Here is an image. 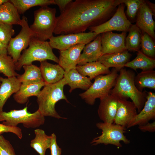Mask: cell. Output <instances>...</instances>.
Instances as JSON below:
<instances>
[{"label":"cell","instance_id":"6da1fadb","mask_svg":"<svg viewBox=\"0 0 155 155\" xmlns=\"http://www.w3.org/2000/svg\"><path fill=\"white\" fill-rule=\"evenodd\" d=\"M120 0H75L57 17L53 33L67 34L84 32L100 25L113 15Z\"/></svg>","mask_w":155,"mask_h":155},{"label":"cell","instance_id":"7a4b0ae2","mask_svg":"<svg viewBox=\"0 0 155 155\" xmlns=\"http://www.w3.org/2000/svg\"><path fill=\"white\" fill-rule=\"evenodd\" d=\"M113 88L110 92L119 99L130 98L135 106L139 113L142 109L146 100L147 92H141L135 84L133 72L124 68L121 69Z\"/></svg>","mask_w":155,"mask_h":155},{"label":"cell","instance_id":"3957f363","mask_svg":"<svg viewBox=\"0 0 155 155\" xmlns=\"http://www.w3.org/2000/svg\"><path fill=\"white\" fill-rule=\"evenodd\" d=\"M67 85L63 78L55 83L47 84L43 87L37 96L38 110L44 116L50 117L58 119H66L61 116L55 109L56 104L61 100L69 103L65 95L63 89Z\"/></svg>","mask_w":155,"mask_h":155},{"label":"cell","instance_id":"277c9868","mask_svg":"<svg viewBox=\"0 0 155 155\" xmlns=\"http://www.w3.org/2000/svg\"><path fill=\"white\" fill-rule=\"evenodd\" d=\"M52 49L49 42L40 40L33 36L28 48L23 51L16 63V70L20 71L24 65L32 64L34 61L40 62L49 60L58 63V58L54 53Z\"/></svg>","mask_w":155,"mask_h":155},{"label":"cell","instance_id":"5b68a950","mask_svg":"<svg viewBox=\"0 0 155 155\" xmlns=\"http://www.w3.org/2000/svg\"><path fill=\"white\" fill-rule=\"evenodd\" d=\"M56 10L48 6L41 7L34 12V21L30 26L34 36L43 41L53 36L56 26Z\"/></svg>","mask_w":155,"mask_h":155},{"label":"cell","instance_id":"8992f818","mask_svg":"<svg viewBox=\"0 0 155 155\" xmlns=\"http://www.w3.org/2000/svg\"><path fill=\"white\" fill-rule=\"evenodd\" d=\"M27 107L22 109L13 110L8 112H0V121L5 125L17 127L19 123L27 128H35L43 125L45 118L38 109L33 113L28 111Z\"/></svg>","mask_w":155,"mask_h":155},{"label":"cell","instance_id":"52a82bcc","mask_svg":"<svg viewBox=\"0 0 155 155\" xmlns=\"http://www.w3.org/2000/svg\"><path fill=\"white\" fill-rule=\"evenodd\" d=\"M117 71L113 68L111 72L105 75H98L94 79L89 88L79 94L80 96L88 104L92 105L96 99H100L108 95L114 86L118 75Z\"/></svg>","mask_w":155,"mask_h":155},{"label":"cell","instance_id":"ba28073f","mask_svg":"<svg viewBox=\"0 0 155 155\" xmlns=\"http://www.w3.org/2000/svg\"><path fill=\"white\" fill-rule=\"evenodd\" d=\"M96 126L102 131V133L92 140L91 144L92 145L100 144L105 145L111 144L119 148L122 147L121 141L126 144L130 142V140L124 135V133L127 132V129L125 127L114 123L103 122L96 123Z\"/></svg>","mask_w":155,"mask_h":155},{"label":"cell","instance_id":"9c48e42d","mask_svg":"<svg viewBox=\"0 0 155 155\" xmlns=\"http://www.w3.org/2000/svg\"><path fill=\"white\" fill-rule=\"evenodd\" d=\"M125 7L124 3L119 4L111 18L100 25L89 28L90 32H94L97 35L113 31L128 32L132 24L126 17Z\"/></svg>","mask_w":155,"mask_h":155},{"label":"cell","instance_id":"30bf717a","mask_svg":"<svg viewBox=\"0 0 155 155\" xmlns=\"http://www.w3.org/2000/svg\"><path fill=\"white\" fill-rule=\"evenodd\" d=\"M21 29L15 37L12 38L7 46V55L12 58L16 63L21 53L29 46L31 40L34 36L29 26L27 18L23 16L21 19Z\"/></svg>","mask_w":155,"mask_h":155},{"label":"cell","instance_id":"8fae6325","mask_svg":"<svg viewBox=\"0 0 155 155\" xmlns=\"http://www.w3.org/2000/svg\"><path fill=\"white\" fill-rule=\"evenodd\" d=\"M98 35L91 32L63 34L53 36L49 39V42L52 49L60 51L78 44L86 45L93 40Z\"/></svg>","mask_w":155,"mask_h":155},{"label":"cell","instance_id":"7c38bea8","mask_svg":"<svg viewBox=\"0 0 155 155\" xmlns=\"http://www.w3.org/2000/svg\"><path fill=\"white\" fill-rule=\"evenodd\" d=\"M101 35L102 55L120 52L126 49L125 39L126 32L120 34L112 32L103 33Z\"/></svg>","mask_w":155,"mask_h":155},{"label":"cell","instance_id":"4fadbf2b","mask_svg":"<svg viewBox=\"0 0 155 155\" xmlns=\"http://www.w3.org/2000/svg\"><path fill=\"white\" fill-rule=\"evenodd\" d=\"M119 99L116 95L110 93L100 99L98 113L99 118L103 122L114 123Z\"/></svg>","mask_w":155,"mask_h":155},{"label":"cell","instance_id":"5bb4252c","mask_svg":"<svg viewBox=\"0 0 155 155\" xmlns=\"http://www.w3.org/2000/svg\"><path fill=\"white\" fill-rule=\"evenodd\" d=\"M146 100L142 110L132 119L127 129L145 124L155 119V94L147 92Z\"/></svg>","mask_w":155,"mask_h":155},{"label":"cell","instance_id":"9a60e30c","mask_svg":"<svg viewBox=\"0 0 155 155\" xmlns=\"http://www.w3.org/2000/svg\"><path fill=\"white\" fill-rule=\"evenodd\" d=\"M153 15H154L144 0L137 14L135 24L142 32L147 33L154 40L155 22L153 19Z\"/></svg>","mask_w":155,"mask_h":155},{"label":"cell","instance_id":"2e32d148","mask_svg":"<svg viewBox=\"0 0 155 155\" xmlns=\"http://www.w3.org/2000/svg\"><path fill=\"white\" fill-rule=\"evenodd\" d=\"M85 44H79L60 51L58 64L65 72L76 69L81 53Z\"/></svg>","mask_w":155,"mask_h":155},{"label":"cell","instance_id":"e0dca14e","mask_svg":"<svg viewBox=\"0 0 155 155\" xmlns=\"http://www.w3.org/2000/svg\"><path fill=\"white\" fill-rule=\"evenodd\" d=\"M137 110L133 102L125 99H119L114 123L127 128L137 114Z\"/></svg>","mask_w":155,"mask_h":155},{"label":"cell","instance_id":"ac0fdd59","mask_svg":"<svg viewBox=\"0 0 155 155\" xmlns=\"http://www.w3.org/2000/svg\"><path fill=\"white\" fill-rule=\"evenodd\" d=\"M101 35L98 34L92 42L85 45L81 54L78 65L97 61L102 55Z\"/></svg>","mask_w":155,"mask_h":155},{"label":"cell","instance_id":"d6986e66","mask_svg":"<svg viewBox=\"0 0 155 155\" xmlns=\"http://www.w3.org/2000/svg\"><path fill=\"white\" fill-rule=\"evenodd\" d=\"M39 67L43 81L46 84L56 83L63 78L65 71L59 64L44 61L40 62Z\"/></svg>","mask_w":155,"mask_h":155},{"label":"cell","instance_id":"ffe728a7","mask_svg":"<svg viewBox=\"0 0 155 155\" xmlns=\"http://www.w3.org/2000/svg\"><path fill=\"white\" fill-rule=\"evenodd\" d=\"M131 55L128 51H124L102 55L98 61L109 68L113 67L117 71L124 67V65L129 61Z\"/></svg>","mask_w":155,"mask_h":155},{"label":"cell","instance_id":"44dd1931","mask_svg":"<svg viewBox=\"0 0 155 155\" xmlns=\"http://www.w3.org/2000/svg\"><path fill=\"white\" fill-rule=\"evenodd\" d=\"M0 112L9 98L19 90L21 83L16 77L4 78L0 77Z\"/></svg>","mask_w":155,"mask_h":155},{"label":"cell","instance_id":"7402d4cb","mask_svg":"<svg viewBox=\"0 0 155 155\" xmlns=\"http://www.w3.org/2000/svg\"><path fill=\"white\" fill-rule=\"evenodd\" d=\"M63 78L67 85L70 86V93L76 88L86 90L92 83L88 77L81 74L76 69L65 71Z\"/></svg>","mask_w":155,"mask_h":155},{"label":"cell","instance_id":"603a6c76","mask_svg":"<svg viewBox=\"0 0 155 155\" xmlns=\"http://www.w3.org/2000/svg\"><path fill=\"white\" fill-rule=\"evenodd\" d=\"M46 85L44 82L34 83L22 84L18 90L13 95L14 100L20 104H24L32 96H37L41 88Z\"/></svg>","mask_w":155,"mask_h":155},{"label":"cell","instance_id":"cb8c5ba5","mask_svg":"<svg viewBox=\"0 0 155 155\" xmlns=\"http://www.w3.org/2000/svg\"><path fill=\"white\" fill-rule=\"evenodd\" d=\"M20 15L9 0L0 6V23L21 26V19Z\"/></svg>","mask_w":155,"mask_h":155},{"label":"cell","instance_id":"d4e9b609","mask_svg":"<svg viewBox=\"0 0 155 155\" xmlns=\"http://www.w3.org/2000/svg\"><path fill=\"white\" fill-rule=\"evenodd\" d=\"M76 69L81 74L88 76L91 80L98 75L107 74L111 72L109 68L98 61L78 65Z\"/></svg>","mask_w":155,"mask_h":155},{"label":"cell","instance_id":"484cf974","mask_svg":"<svg viewBox=\"0 0 155 155\" xmlns=\"http://www.w3.org/2000/svg\"><path fill=\"white\" fill-rule=\"evenodd\" d=\"M35 138L31 141L30 146L40 155H45L46 151L50 148L51 135H48L44 130L40 129L34 130Z\"/></svg>","mask_w":155,"mask_h":155},{"label":"cell","instance_id":"4316f807","mask_svg":"<svg viewBox=\"0 0 155 155\" xmlns=\"http://www.w3.org/2000/svg\"><path fill=\"white\" fill-rule=\"evenodd\" d=\"M124 67L135 71L137 69H141L142 71L153 70L155 67V59L146 56L140 50L137 52L136 57L126 63Z\"/></svg>","mask_w":155,"mask_h":155},{"label":"cell","instance_id":"83f0119b","mask_svg":"<svg viewBox=\"0 0 155 155\" xmlns=\"http://www.w3.org/2000/svg\"><path fill=\"white\" fill-rule=\"evenodd\" d=\"M24 73L17 77L22 84L38 83L43 81L39 67L31 64L23 66Z\"/></svg>","mask_w":155,"mask_h":155},{"label":"cell","instance_id":"f1b7e54d","mask_svg":"<svg viewBox=\"0 0 155 155\" xmlns=\"http://www.w3.org/2000/svg\"><path fill=\"white\" fill-rule=\"evenodd\" d=\"M129 34L125 39V46L128 51L138 52L140 51L142 32L136 24H132L128 31Z\"/></svg>","mask_w":155,"mask_h":155},{"label":"cell","instance_id":"f546056e","mask_svg":"<svg viewBox=\"0 0 155 155\" xmlns=\"http://www.w3.org/2000/svg\"><path fill=\"white\" fill-rule=\"evenodd\" d=\"M134 81L136 87L141 92L146 88L155 90V71H142L135 77Z\"/></svg>","mask_w":155,"mask_h":155},{"label":"cell","instance_id":"4dcf8cb0","mask_svg":"<svg viewBox=\"0 0 155 155\" xmlns=\"http://www.w3.org/2000/svg\"><path fill=\"white\" fill-rule=\"evenodd\" d=\"M20 14L24 13L30 8L36 6L41 7L54 4V0H9Z\"/></svg>","mask_w":155,"mask_h":155},{"label":"cell","instance_id":"1f68e13d","mask_svg":"<svg viewBox=\"0 0 155 155\" xmlns=\"http://www.w3.org/2000/svg\"><path fill=\"white\" fill-rule=\"evenodd\" d=\"M16 63L8 55H0V73L7 78L17 77L19 75L16 71Z\"/></svg>","mask_w":155,"mask_h":155},{"label":"cell","instance_id":"d6a6232c","mask_svg":"<svg viewBox=\"0 0 155 155\" xmlns=\"http://www.w3.org/2000/svg\"><path fill=\"white\" fill-rule=\"evenodd\" d=\"M153 38L147 33L142 32L141 51L146 56L153 59L155 57V44Z\"/></svg>","mask_w":155,"mask_h":155},{"label":"cell","instance_id":"836d02e7","mask_svg":"<svg viewBox=\"0 0 155 155\" xmlns=\"http://www.w3.org/2000/svg\"><path fill=\"white\" fill-rule=\"evenodd\" d=\"M121 3H124L127 7V14L131 19H134L137 16L140 8L144 0H120Z\"/></svg>","mask_w":155,"mask_h":155},{"label":"cell","instance_id":"e575fe53","mask_svg":"<svg viewBox=\"0 0 155 155\" xmlns=\"http://www.w3.org/2000/svg\"><path fill=\"white\" fill-rule=\"evenodd\" d=\"M15 34L12 25L0 23V41L8 46Z\"/></svg>","mask_w":155,"mask_h":155},{"label":"cell","instance_id":"d590c367","mask_svg":"<svg viewBox=\"0 0 155 155\" xmlns=\"http://www.w3.org/2000/svg\"><path fill=\"white\" fill-rule=\"evenodd\" d=\"M0 155H16L9 141L1 135H0Z\"/></svg>","mask_w":155,"mask_h":155},{"label":"cell","instance_id":"8d00e7d4","mask_svg":"<svg viewBox=\"0 0 155 155\" xmlns=\"http://www.w3.org/2000/svg\"><path fill=\"white\" fill-rule=\"evenodd\" d=\"M11 132L16 135L19 139H22V134L21 129L17 127H13L0 123V135L5 132Z\"/></svg>","mask_w":155,"mask_h":155},{"label":"cell","instance_id":"74e56055","mask_svg":"<svg viewBox=\"0 0 155 155\" xmlns=\"http://www.w3.org/2000/svg\"><path fill=\"white\" fill-rule=\"evenodd\" d=\"M51 135V141L49 148L51 150V155H61V149L57 144L56 135L55 133H53Z\"/></svg>","mask_w":155,"mask_h":155},{"label":"cell","instance_id":"f35d334b","mask_svg":"<svg viewBox=\"0 0 155 155\" xmlns=\"http://www.w3.org/2000/svg\"><path fill=\"white\" fill-rule=\"evenodd\" d=\"M138 128L143 132H154L155 131V121H154L151 123L148 122L144 125L139 126Z\"/></svg>","mask_w":155,"mask_h":155},{"label":"cell","instance_id":"ab89813d","mask_svg":"<svg viewBox=\"0 0 155 155\" xmlns=\"http://www.w3.org/2000/svg\"><path fill=\"white\" fill-rule=\"evenodd\" d=\"M54 4L58 5L61 12L73 1L72 0H54Z\"/></svg>","mask_w":155,"mask_h":155},{"label":"cell","instance_id":"60d3db41","mask_svg":"<svg viewBox=\"0 0 155 155\" xmlns=\"http://www.w3.org/2000/svg\"><path fill=\"white\" fill-rule=\"evenodd\" d=\"M7 55V46L0 41V55Z\"/></svg>","mask_w":155,"mask_h":155},{"label":"cell","instance_id":"b9f144b4","mask_svg":"<svg viewBox=\"0 0 155 155\" xmlns=\"http://www.w3.org/2000/svg\"><path fill=\"white\" fill-rule=\"evenodd\" d=\"M146 2L152 10L153 13L155 15V4L150 1H145Z\"/></svg>","mask_w":155,"mask_h":155},{"label":"cell","instance_id":"7bdbcfd3","mask_svg":"<svg viewBox=\"0 0 155 155\" xmlns=\"http://www.w3.org/2000/svg\"><path fill=\"white\" fill-rule=\"evenodd\" d=\"M8 0H0V6L4 3L8 1Z\"/></svg>","mask_w":155,"mask_h":155}]
</instances>
